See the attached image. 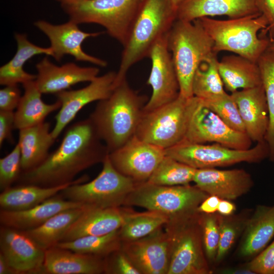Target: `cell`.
I'll use <instances>...</instances> for the list:
<instances>
[{"label": "cell", "instance_id": "cell-1", "mask_svg": "<svg viewBox=\"0 0 274 274\" xmlns=\"http://www.w3.org/2000/svg\"><path fill=\"white\" fill-rule=\"evenodd\" d=\"M101 141L89 118L74 123L58 148L40 165L21 173L18 185L53 187L74 181L81 172L102 163L109 154Z\"/></svg>", "mask_w": 274, "mask_h": 274}, {"label": "cell", "instance_id": "cell-2", "mask_svg": "<svg viewBox=\"0 0 274 274\" xmlns=\"http://www.w3.org/2000/svg\"><path fill=\"white\" fill-rule=\"evenodd\" d=\"M148 101L128 84L126 79L116 85L111 95L98 101L89 119L109 153L135 135Z\"/></svg>", "mask_w": 274, "mask_h": 274}, {"label": "cell", "instance_id": "cell-3", "mask_svg": "<svg viewBox=\"0 0 274 274\" xmlns=\"http://www.w3.org/2000/svg\"><path fill=\"white\" fill-rule=\"evenodd\" d=\"M176 12L170 0H144L123 46L116 85L126 79L132 66L149 58L155 44L170 29Z\"/></svg>", "mask_w": 274, "mask_h": 274}, {"label": "cell", "instance_id": "cell-4", "mask_svg": "<svg viewBox=\"0 0 274 274\" xmlns=\"http://www.w3.org/2000/svg\"><path fill=\"white\" fill-rule=\"evenodd\" d=\"M214 43V51H228L257 61L268 48L269 39L258 35L268 25L265 17L261 14L237 18L218 20L212 17L196 19Z\"/></svg>", "mask_w": 274, "mask_h": 274}, {"label": "cell", "instance_id": "cell-5", "mask_svg": "<svg viewBox=\"0 0 274 274\" xmlns=\"http://www.w3.org/2000/svg\"><path fill=\"white\" fill-rule=\"evenodd\" d=\"M167 45L177 75L180 94L192 97V81L196 70L202 61L216 54L213 41L196 19H176L168 32Z\"/></svg>", "mask_w": 274, "mask_h": 274}, {"label": "cell", "instance_id": "cell-6", "mask_svg": "<svg viewBox=\"0 0 274 274\" xmlns=\"http://www.w3.org/2000/svg\"><path fill=\"white\" fill-rule=\"evenodd\" d=\"M201 213L168 219L164 226L169 243L167 274H211L202 241Z\"/></svg>", "mask_w": 274, "mask_h": 274}, {"label": "cell", "instance_id": "cell-7", "mask_svg": "<svg viewBox=\"0 0 274 274\" xmlns=\"http://www.w3.org/2000/svg\"><path fill=\"white\" fill-rule=\"evenodd\" d=\"M144 0H78L62 4L63 11L77 24L95 23L124 45Z\"/></svg>", "mask_w": 274, "mask_h": 274}, {"label": "cell", "instance_id": "cell-8", "mask_svg": "<svg viewBox=\"0 0 274 274\" xmlns=\"http://www.w3.org/2000/svg\"><path fill=\"white\" fill-rule=\"evenodd\" d=\"M195 97L179 94L174 100L151 111L144 110L135 135L164 149L184 140Z\"/></svg>", "mask_w": 274, "mask_h": 274}, {"label": "cell", "instance_id": "cell-9", "mask_svg": "<svg viewBox=\"0 0 274 274\" xmlns=\"http://www.w3.org/2000/svg\"><path fill=\"white\" fill-rule=\"evenodd\" d=\"M209 195L195 185L162 186L147 181L136 184L123 206H137L160 212L169 219L196 212Z\"/></svg>", "mask_w": 274, "mask_h": 274}, {"label": "cell", "instance_id": "cell-10", "mask_svg": "<svg viewBox=\"0 0 274 274\" xmlns=\"http://www.w3.org/2000/svg\"><path fill=\"white\" fill-rule=\"evenodd\" d=\"M102 163L101 172L93 180L72 184L60 192L59 195L88 207L107 209L123 206L137 183L114 167L109 154Z\"/></svg>", "mask_w": 274, "mask_h": 274}, {"label": "cell", "instance_id": "cell-11", "mask_svg": "<svg viewBox=\"0 0 274 274\" xmlns=\"http://www.w3.org/2000/svg\"><path fill=\"white\" fill-rule=\"evenodd\" d=\"M165 155L195 169L216 168L241 162L260 163L268 158L269 150L265 140L247 150L229 148L215 143L206 145L183 141L165 150Z\"/></svg>", "mask_w": 274, "mask_h": 274}, {"label": "cell", "instance_id": "cell-12", "mask_svg": "<svg viewBox=\"0 0 274 274\" xmlns=\"http://www.w3.org/2000/svg\"><path fill=\"white\" fill-rule=\"evenodd\" d=\"M195 97L184 140L205 144L214 142L226 147L247 150L252 141L246 132L232 129Z\"/></svg>", "mask_w": 274, "mask_h": 274}, {"label": "cell", "instance_id": "cell-13", "mask_svg": "<svg viewBox=\"0 0 274 274\" xmlns=\"http://www.w3.org/2000/svg\"><path fill=\"white\" fill-rule=\"evenodd\" d=\"M165 155V149L135 135L109 153L114 167L137 184L148 181Z\"/></svg>", "mask_w": 274, "mask_h": 274}, {"label": "cell", "instance_id": "cell-14", "mask_svg": "<svg viewBox=\"0 0 274 274\" xmlns=\"http://www.w3.org/2000/svg\"><path fill=\"white\" fill-rule=\"evenodd\" d=\"M167 34L157 41L149 56L151 68L147 84L152 88V94L144 107L146 111L174 100L180 94L177 75L168 48Z\"/></svg>", "mask_w": 274, "mask_h": 274}, {"label": "cell", "instance_id": "cell-15", "mask_svg": "<svg viewBox=\"0 0 274 274\" xmlns=\"http://www.w3.org/2000/svg\"><path fill=\"white\" fill-rule=\"evenodd\" d=\"M117 73L110 71L97 76L89 84L79 89L64 90L56 94L61 107L56 115L54 128L51 131L57 139L63 130L87 105L108 97L116 86Z\"/></svg>", "mask_w": 274, "mask_h": 274}, {"label": "cell", "instance_id": "cell-16", "mask_svg": "<svg viewBox=\"0 0 274 274\" xmlns=\"http://www.w3.org/2000/svg\"><path fill=\"white\" fill-rule=\"evenodd\" d=\"M35 26L49 39L52 50V57L60 61L66 55L73 56L76 60L89 62L98 66L106 67L105 60L90 55L82 48V44L88 38L96 37L103 32H86L78 27V24L70 20L61 24H53L40 20L34 23Z\"/></svg>", "mask_w": 274, "mask_h": 274}, {"label": "cell", "instance_id": "cell-17", "mask_svg": "<svg viewBox=\"0 0 274 274\" xmlns=\"http://www.w3.org/2000/svg\"><path fill=\"white\" fill-rule=\"evenodd\" d=\"M163 228L141 238L122 242L121 250L141 274H167L170 247Z\"/></svg>", "mask_w": 274, "mask_h": 274}, {"label": "cell", "instance_id": "cell-18", "mask_svg": "<svg viewBox=\"0 0 274 274\" xmlns=\"http://www.w3.org/2000/svg\"><path fill=\"white\" fill-rule=\"evenodd\" d=\"M0 253L19 274H39L45 250L23 231L1 225Z\"/></svg>", "mask_w": 274, "mask_h": 274}, {"label": "cell", "instance_id": "cell-19", "mask_svg": "<svg viewBox=\"0 0 274 274\" xmlns=\"http://www.w3.org/2000/svg\"><path fill=\"white\" fill-rule=\"evenodd\" d=\"M193 182L209 195L229 200L236 199L248 193L254 184L251 175L242 168L196 169Z\"/></svg>", "mask_w": 274, "mask_h": 274}, {"label": "cell", "instance_id": "cell-20", "mask_svg": "<svg viewBox=\"0 0 274 274\" xmlns=\"http://www.w3.org/2000/svg\"><path fill=\"white\" fill-rule=\"evenodd\" d=\"M36 85L42 94H56L80 82H91L97 77V67H83L74 62L58 66L44 57L36 65Z\"/></svg>", "mask_w": 274, "mask_h": 274}, {"label": "cell", "instance_id": "cell-21", "mask_svg": "<svg viewBox=\"0 0 274 274\" xmlns=\"http://www.w3.org/2000/svg\"><path fill=\"white\" fill-rule=\"evenodd\" d=\"M252 142L265 140L269 123L268 110L263 85L231 93Z\"/></svg>", "mask_w": 274, "mask_h": 274}, {"label": "cell", "instance_id": "cell-22", "mask_svg": "<svg viewBox=\"0 0 274 274\" xmlns=\"http://www.w3.org/2000/svg\"><path fill=\"white\" fill-rule=\"evenodd\" d=\"M261 14L254 0H186L177 9L176 19L192 21L201 17L237 18Z\"/></svg>", "mask_w": 274, "mask_h": 274}, {"label": "cell", "instance_id": "cell-23", "mask_svg": "<svg viewBox=\"0 0 274 274\" xmlns=\"http://www.w3.org/2000/svg\"><path fill=\"white\" fill-rule=\"evenodd\" d=\"M125 207L100 209L85 207L83 212L65 233L61 242L86 236L109 234L120 228Z\"/></svg>", "mask_w": 274, "mask_h": 274}, {"label": "cell", "instance_id": "cell-24", "mask_svg": "<svg viewBox=\"0 0 274 274\" xmlns=\"http://www.w3.org/2000/svg\"><path fill=\"white\" fill-rule=\"evenodd\" d=\"M104 259L55 246L45 250L39 274L104 273Z\"/></svg>", "mask_w": 274, "mask_h": 274}, {"label": "cell", "instance_id": "cell-25", "mask_svg": "<svg viewBox=\"0 0 274 274\" xmlns=\"http://www.w3.org/2000/svg\"><path fill=\"white\" fill-rule=\"evenodd\" d=\"M81 203L67 200L59 194L32 208L18 211L1 209V225L25 231L36 228L62 211L82 207Z\"/></svg>", "mask_w": 274, "mask_h": 274}, {"label": "cell", "instance_id": "cell-26", "mask_svg": "<svg viewBox=\"0 0 274 274\" xmlns=\"http://www.w3.org/2000/svg\"><path fill=\"white\" fill-rule=\"evenodd\" d=\"M242 235L238 255L243 258H253L267 246L274 236V205L257 206Z\"/></svg>", "mask_w": 274, "mask_h": 274}, {"label": "cell", "instance_id": "cell-27", "mask_svg": "<svg viewBox=\"0 0 274 274\" xmlns=\"http://www.w3.org/2000/svg\"><path fill=\"white\" fill-rule=\"evenodd\" d=\"M50 128V123L44 122L19 130L17 143L21 151L22 172L37 167L49 155V149L56 140Z\"/></svg>", "mask_w": 274, "mask_h": 274}, {"label": "cell", "instance_id": "cell-28", "mask_svg": "<svg viewBox=\"0 0 274 274\" xmlns=\"http://www.w3.org/2000/svg\"><path fill=\"white\" fill-rule=\"evenodd\" d=\"M88 179L87 176H83L71 183L53 187L31 184L11 186L0 194L1 209L18 211L32 208L57 195L66 187L75 183L86 182Z\"/></svg>", "mask_w": 274, "mask_h": 274}, {"label": "cell", "instance_id": "cell-29", "mask_svg": "<svg viewBox=\"0 0 274 274\" xmlns=\"http://www.w3.org/2000/svg\"><path fill=\"white\" fill-rule=\"evenodd\" d=\"M218 70L225 88L231 93L262 85L257 63L243 56H223L218 61Z\"/></svg>", "mask_w": 274, "mask_h": 274}, {"label": "cell", "instance_id": "cell-30", "mask_svg": "<svg viewBox=\"0 0 274 274\" xmlns=\"http://www.w3.org/2000/svg\"><path fill=\"white\" fill-rule=\"evenodd\" d=\"M14 37L17 47L16 52L9 62L0 67V84L2 85L23 84L35 80L37 75L28 73L24 70L25 63L36 55L53 56L50 47H42L33 44L25 34L16 33Z\"/></svg>", "mask_w": 274, "mask_h": 274}, {"label": "cell", "instance_id": "cell-31", "mask_svg": "<svg viewBox=\"0 0 274 274\" xmlns=\"http://www.w3.org/2000/svg\"><path fill=\"white\" fill-rule=\"evenodd\" d=\"M22 86L24 93L14 112V128L18 130L45 122L49 114L61 107V102L58 100L51 104L43 101L42 93L35 80L24 83Z\"/></svg>", "mask_w": 274, "mask_h": 274}, {"label": "cell", "instance_id": "cell-32", "mask_svg": "<svg viewBox=\"0 0 274 274\" xmlns=\"http://www.w3.org/2000/svg\"><path fill=\"white\" fill-rule=\"evenodd\" d=\"M85 207L62 211L39 226L23 231L44 250L55 247L62 241L67 230L82 213Z\"/></svg>", "mask_w": 274, "mask_h": 274}, {"label": "cell", "instance_id": "cell-33", "mask_svg": "<svg viewBox=\"0 0 274 274\" xmlns=\"http://www.w3.org/2000/svg\"><path fill=\"white\" fill-rule=\"evenodd\" d=\"M168 221V218L160 212H138L125 207L123 222L119 229L121 240L129 242L146 236L164 227Z\"/></svg>", "mask_w": 274, "mask_h": 274}, {"label": "cell", "instance_id": "cell-34", "mask_svg": "<svg viewBox=\"0 0 274 274\" xmlns=\"http://www.w3.org/2000/svg\"><path fill=\"white\" fill-rule=\"evenodd\" d=\"M218 61L217 54H214L200 64L192 81L193 96L208 99L226 92L218 70Z\"/></svg>", "mask_w": 274, "mask_h": 274}, {"label": "cell", "instance_id": "cell-35", "mask_svg": "<svg viewBox=\"0 0 274 274\" xmlns=\"http://www.w3.org/2000/svg\"><path fill=\"white\" fill-rule=\"evenodd\" d=\"M121 244L118 229L104 235L86 236L72 241L60 242L55 246L105 258L120 249Z\"/></svg>", "mask_w": 274, "mask_h": 274}, {"label": "cell", "instance_id": "cell-36", "mask_svg": "<svg viewBox=\"0 0 274 274\" xmlns=\"http://www.w3.org/2000/svg\"><path fill=\"white\" fill-rule=\"evenodd\" d=\"M257 63L260 70L268 110L269 123L265 140L269 150L268 159L274 162V51L268 47L258 58Z\"/></svg>", "mask_w": 274, "mask_h": 274}, {"label": "cell", "instance_id": "cell-37", "mask_svg": "<svg viewBox=\"0 0 274 274\" xmlns=\"http://www.w3.org/2000/svg\"><path fill=\"white\" fill-rule=\"evenodd\" d=\"M196 169L165 155L147 182L162 186L190 184Z\"/></svg>", "mask_w": 274, "mask_h": 274}, {"label": "cell", "instance_id": "cell-38", "mask_svg": "<svg viewBox=\"0 0 274 274\" xmlns=\"http://www.w3.org/2000/svg\"><path fill=\"white\" fill-rule=\"evenodd\" d=\"M246 209L230 216L218 215L220 241L215 262H221L227 256L239 236L242 235L251 215Z\"/></svg>", "mask_w": 274, "mask_h": 274}, {"label": "cell", "instance_id": "cell-39", "mask_svg": "<svg viewBox=\"0 0 274 274\" xmlns=\"http://www.w3.org/2000/svg\"><path fill=\"white\" fill-rule=\"evenodd\" d=\"M200 99L205 107L214 112L232 129L246 132L237 106L231 94L226 92L212 98Z\"/></svg>", "mask_w": 274, "mask_h": 274}, {"label": "cell", "instance_id": "cell-40", "mask_svg": "<svg viewBox=\"0 0 274 274\" xmlns=\"http://www.w3.org/2000/svg\"><path fill=\"white\" fill-rule=\"evenodd\" d=\"M218 213H201V225L204 250L207 260L215 262L219 241Z\"/></svg>", "mask_w": 274, "mask_h": 274}, {"label": "cell", "instance_id": "cell-41", "mask_svg": "<svg viewBox=\"0 0 274 274\" xmlns=\"http://www.w3.org/2000/svg\"><path fill=\"white\" fill-rule=\"evenodd\" d=\"M21 156L17 143L6 156L0 159V189L3 191L18 180L21 173Z\"/></svg>", "mask_w": 274, "mask_h": 274}, {"label": "cell", "instance_id": "cell-42", "mask_svg": "<svg viewBox=\"0 0 274 274\" xmlns=\"http://www.w3.org/2000/svg\"><path fill=\"white\" fill-rule=\"evenodd\" d=\"M104 273L141 274L121 248L105 258Z\"/></svg>", "mask_w": 274, "mask_h": 274}, {"label": "cell", "instance_id": "cell-43", "mask_svg": "<svg viewBox=\"0 0 274 274\" xmlns=\"http://www.w3.org/2000/svg\"><path fill=\"white\" fill-rule=\"evenodd\" d=\"M244 266L255 274H274V240Z\"/></svg>", "mask_w": 274, "mask_h": 274}, {"label": "cell", "instance_id": "cell-44", "mask_svg": "<svg viewBox=\"0 0 274 274\" xmlns=\"http://www.w3.org/2000/svg\"><path fill=\"white\" fill-rule=\"evenodd\" d=\"M21 96L18 85L5 86L0 90V111L14 112Z\"/></svg>", "mask_w": 274, "mask_h": 274}, {"label": "cell", "instance_id": "cell-45", "mask_svg": "<svg viewBox=\"0 0 274 274\" xmlns=\"http://www.w3.org/2000/svg\"><path fill=\"white\" fill-rule=\"evenodd\" d=\"M254 1L258 11L267 21V27L263 32L268 33L269 38L274 40V0Z\"/></svg>", "mask_w": 274, "mask_h": 274}, {"label": "cell", "instance_id": "cell-46", "mask_svg": "<svg viewBox=\"0 0 274 274\" xmlns=\"http://www.w3.org/2000/svg\"><path fill=\"white\" fill-rule=\"evenodd\" d=\"M14 128V112L0 111V146L5 141L13 143L12 130Z\"/></svg>", "mask_w": 274, "mask_h": 274}, {"label": "cell", "instance_id": "cell-47", "mask_svg": "<svg viewBox=\"0 0 274 274\" xmlns=\"http://www.w3.org/2000/svg\"><path fill=\"white\" fill-rule=\"evenodd\" d=\"M221 199L217 196L209 195L199 205L197 211L204 214L217 213Z\"/></svg>", "mask_w": 274, "mask_h": 274}, {"label": "cell", "instance_id": "cell-48", "mask_svg": "<svg viewBox=\"0 0 274 274\" xmlns=\"http://www.w3.org/2000/svg\"><path fill=\"white\" fill-rule=\"evenodd\" d=\"M236 211V206L231 200L227 199H221L217 213L222 216H230L234 213Z\"/></svg>", "mask_w": 274, "mask_h": 274}, {"label": "cell", "instance_id": "cell-49", "mask_svg": "<svg viewBox=\"0 0 274 274\" xmlns=\"http://www.w3.org/2000/svg\"><path fill=\"white\" fill-rule=\"evenodd\" d=\"M218 272L223 274H255L246 266L226 267L221 269Z\"/></svg>", "mask_w": 274, "mask_h": 274}, {"label": "cell", "instance_id": "cell-50", "mask_svg": "<svg viewBox=\"0 0 274 274\" xmlns=\"http://www.w3.org/2000/svg\"><path fill=\"white\" fill-rule=\"evenodd\" d=\"M0 274H19L0 253Z\"/></svg>", "mask_w": 274, "mask_h": 274}, {"label": "cell", "instance_id": "cell-51", "mask_svg": "<svg viewBox=\"0 0 274 274\" xmlns=\"http://www.w3.org/2000/svg\"><path fill=\"white\" fill-rule=\"evenodd\" d=\"M174 8L177 10L178 7L186 0H170Z\"/></svg>", "mask_w": 274, "mask_h": 274}, {"label": "cell", "instance_id": "cell-52", "mask_svg": "<svg viewBox=\"0 0 274 274\" xmlns=\"http://www.w3.org/2000/svg\"><path fill=\"white\" fill-rule=\"evenodd\" d=\"M55 1L60 2L61 5H62V4H71V3L76 2L78 0H55Z\"/></svg>", "mask_w": 274, "mask_h": 274}, {"label": "cell", "instance_id": "cell-53", "mask_svg": "<svg viewBox=\"0 0 274 274\" xmlns=\"http://www.w3.org/2000/svg\"><path fill=\"white\" fill-rule=\"evenodd\" d=\"M268 48L274 51V40L269 39V44Z\"/></svg>", "mask_w": 274, "mask_h": 274}]
</instances>
